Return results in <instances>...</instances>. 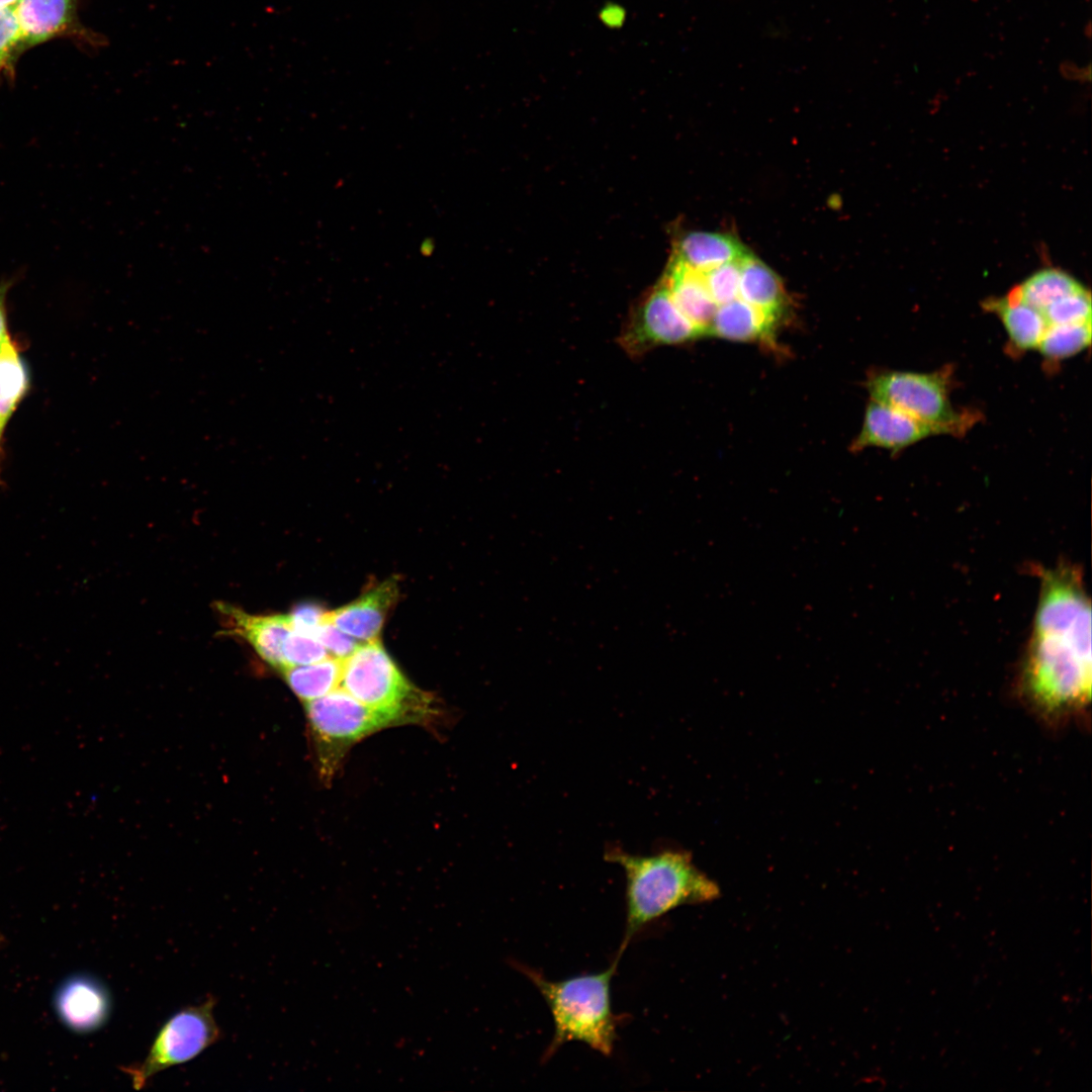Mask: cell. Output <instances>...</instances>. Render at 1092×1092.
Here are the masks:
<instances>
[{"label": "cell", "instance_id": "6da1fadb", "mask_svg": "<svg viewBox=\"0 0 1092 1092\" xmlns=\"http://www.w3.org/2000/svg\"><path fill=\"white\" fill-rule=\"evenodd\" d=\"M1039 574L1017 689L1039 717L1059 724L1082 716L1090 703L1091 604L1078 566L1062 562Z\"/></svg>", "mask_w": 1092, "mask_h": 1092}, {"label": "cell", "instance_id": "7a4b0ae2", "mask_svg": "<svg viewBox=\"0 0 1092 1092\" xmlns=\"http://www.w3.org/2000/svg\"><path fill=\"white\" fill-rule=\"evenodd\" d=\"M604 857L619 864L626 877V924L616 954L619 959L647 924L677 907L708 903L720 896L719 886L693 863L691 853L684 849H660L642 855L609 844Z\"/></svg>", "mask_w": 1092, "mask_h": 1092}, {"label": "cell", "instance_id": "3957f363", "mask_svg": "<svg viewBox=\"0 0 1092 1092\" xmlns=\"http://www.w3.org/2000/svg\"><path fill=\"white\" fill-rule=\"evenodd\" d=\"M620 959L603 972L549 981L537 970L521 963L513 966L535 985L547 1003L554 1022L553 1037L544 1052L548 1061L568 1041H580L608 1057L613 1053L619 1019L611 1001V983Z\"/></svg>", "mask_w": 1092, "mask_h": 1092}, {"label": "cell", "instance_id": "277c9868", "mask_svg": "<svg viewBox=\"0 0 1092 1092\" xmlns=\"http://www.w3.org/2000/svg\"><path fill=\"white\" fill-rule=\"evenodd\" d=\"M951 376L946 366L929 373L883 370L869 376L867 388L871 399L909 415L935 435L963 437L979 422L980 413L953 406Z\"/></svg>", "mask_w": 1092, "mask_h": 1092}, {"label": "cell", "instance_id": "5b68a950", "mask_svg": "<svg viewBox=\"0 0 1092 1092\" xmlns=\"http://www.w3.org/2000/svg\"><path fill=\"white\" fill-rule=\"evenodd\" d=\"M339 688L405 723L427 720L433 713L429 698L404 677L378 639L362 643L343 660Z\"/></svg>", "mask_w": 1092, "mask_h": 1092}, {"label": "cell", "instance_id": "8992f818", "mask_svg": "<svg viewBox=\"0 0 1092 1092\" xmlns=\"http://www.w3.org/2000/svg\"><path fill=\"white\" fill-rule=\"evenodd\" d=\"M215 1004V998L208 996L203 1003L176 1012L161 1026L144 1061L121 1068L133 1089L141 1090L158 1073L193 1060L221 1037Z\"/></svg>", "mask_w": 1092, "mask_h": 1092}, {"label": "cell", "instance_id": "52a82bcc", "mask_svg": "<svg viewBox=\"0 0 1092 1092\" xmlns=\"http://www.w3.org/2000/svg\"><path fill=\"white\" fill-rule=\"evenodd\" d=\"M305 710L322 765L329 771L360 739L382 728L405 724L400 717L370 708L341 688L305 703Z\"/></svg>", "mask_w": 1092, "mask_h": 1092}, {"label": "cell", "instance_id": "ba28073f", "mask_svg": "<svg viewBox=\"0 0 1092 1092\" xmlns=\"http://www.w3.org/2000/svg\"><path fill=\"white\" fill-rule=\"evenodd\" d=\"M706 336L677 307L661 280L634 303L618 342L627 355L639 358L659 346L681 345Z\"/></svg>", "mask_w": 1092, "mask_h": 1092}, {"label": "cell", "instance_id": "9c48e42d", "mask_svg": "<svg viewBox=\"0 0 1092 1092\" xmlns=\"http://www.w3.org/2000/svg\"><path fill=\"white\" fill-rule=\"evenodd\" d=\"M930 436L936 435L927 425L893 406L871 399L860 431L850 449L857 452L878 447L898 454Z\"/></svg>", "mask_w": 1092, "mask_h": 1092}, {"label": "cell", "instance_id": "30bf717a", "mask_svg": "<svg viewBox=\"0 0 1092 1092\" xmlns=\"http://www.w3.org/2000/svg\"><path fill=\"white\" fill-rule=\"evenodd\" d=\"M216 609L224 622V634L245 639L271 666L285 667L283 645L291 631L288 615H253L225 603Z\"/></svg>", "mask_w": 1092, "mask_h": 1092}, {"label": "cell", "instance_id": "8fae6325", "mask_svg": "<svg viewBox=\"0 0 1092 1092\" xmlns=\"http://www.w3.org/2000/svg\"><path fill=\"white\" fill-rule=\"evenodd\" d=\"M56 1009L65 1025L80 1033L102 1027L111 1011L107 989L88 976L74 977L64 983L56 996Z\"/></svg>", "mask_w": 1092, "mask_h": 1092}, {"label": "cell", "instance_id": "7c38bea8", "mask_svg": "<svg viewBox=\"0 0 1092 1092\" xmlns=\"http://www.w3.org/2000/svg\"><path fill=\"white\" fill-rule=\"evenodd\" d=\"M397 593V581L394 578L386 579L358 600L328 612V619L341 631L358 641L377 640L388 610L395 603Z\"/></svg>", "mask_w": 1092, "mask_h": 1092}, {"label": "cell", "instance_id": "4fadbf2b", "mask_svg": "<svg viewBox=\"0 0 1092 1092\" xmlns=\"http://www.w3.org/2000/svg\"><path fill=\"white\" fill-rule=\"evenodd\" d=\"M14 12L24 49L77 26L74 0H18Z\"/></svg>", "mask_w": 1092, "mask_h": 1092}, {"label": "cell", "instance_id": "5bb4252c", "mask_svg": "<svg viewBox=\"0 0 1092 1092\" xmlns=\"http://www.w3.org/2000/svg\"><path fill=\"white\" fill-rule=\"evenodd\" d=\"M749 253L731 235L696 231L678 238L671 260L703 273L725 263L741 261Z\"/></svg>", "mask_w": 1092, "mask_h": 1092}, {"label": "cell", "instance_id": "9a60e30c", "mask_svg": "<svg viewBox=\"0 0 1092 1092\" xmlns=\"http://www.w3.org/2000/svg\"><path fill=\"white\" fill-rule=\"evenodd\" d=\"M778 321L738 297L717 306L708 336L736 342L772 344Z\"/></svg>", "mask_w": 1092, "mask_h": 1092}, {"label": "cell", "instance_id": "2e32d148", "mask_svg": "<svg viewBox=\"0 0 1092 1092\" xmlns=\"http://www.w3.org/2000/svg\"><path fill=\"white\" fill-rule=\"evenodd\" d=\"M661 280L680 311L708 336L718 305L709 293L703 274L670 260Z\"/></svg>", "mask_w": 1092, "mask_h": 1092}, {"label": "cell", "instance_id": "e0dca14e", "mask_svg": "<svg viewBox=\"0 0 1092 1092\" xmlns=\"http://www.w3.org/2000/svg\"><path fill=\"white\" fill-rule=\"evenodd\" d=\"M982 306L1000 320L1014 349L1018 351L1037 349L1049 326L1039 310L1008 294L1003 297L988 298Z\"/></svg>", "mask_w": 1092, "mask_h": 1092}, {"label": "cell", "instance_id": "ac0fdd59", "mask_svg": "<svg viewBox=\"0 0 1092 1092\" xmlns=\"http://www.w3.org/2000/svg\"><path fill=\"white\" fill-rule=\"evenodd\" d=\"M739 297L777 318L782 315L786 305V293L780 277L751 253L740 261Z\"/></svg>", "mask_w": 1092, "mask_h": 1092}, {"label": "cell", "instance_id": "d6986e66", "mask_svg": "<svg viewBox=\"0 0 1092 1092\" xmlns=\"http://www.w3.org/2000/svg\"><path fill=\"white\" fill-rule=\"evenodd\" d=\"M1085 288L1070 274L1057 269L1044 268L1027 277L1008 295L1039 310L1055 300Z\"/></svg>", "mask_w": 1092, "mask_h": 1092}, {"label": "cell", "instance_id": "ffe728a7", "mask_svg": "<svg viewBox=\"0 0 1092 1092\" xmlns=\"http://www.w3.org/2000/svg\"><path fill=\"white\" fill-rule=\"evenodd\" d=\"M342 662L343 660L328 656L313 663L289 666L282 671L292 692L307 703L339 688Z\"/></svg>", "mask_w": 1092, "mask_h": 1092}, {"label": "cell", "instance_id": "44dd1931", "mask_svg": "<svg viewBox=\"0 0 1092 1092\" xmlns=\"http://www.w3.org/2000/svg\"><path fill=\"white\" fill-rule=\"evenodd\" d=\"M29 384L28 371L10 336L0 344V425L5 428Z\"/></svg>", "mask_w": 1092, "mask_h": 1092}, {"label": "cell", "instance_id": "7402d4cb", "mask_svg": "<svg viewBox=\"0 0 1092 1092\" xmlns=\"http://www.w3.org/2000/svg\"><path fill=\"white\" fill-rule=\"evenodd\" d=\"M1092 323L1049 325L1037 349L1049 360L1060 361L1089 348Z\"/></svg>", "mask_w": 1092, "mask_h": 1092}, {"label": "cell", "instance_id": "603a6c76", "mask_svg": "<svg viewBox=\"0 0 1092 1092\" xmlns=\"http://www.w3.org/2000/svg\"><path fill=\"white\" fill-rule=\"evenodd\" d=\"M1041 313L1049 325L1092 323L1091 294L1083 288L1055 300Z\"/></svg>", "mask_w": 1092, "mask_h": 1092}, {"label": "cell", "instance_id": "cb8c5ba5", "mask_svg": "<svg viewBox=\"0 0 1092 1092\" xmlns=\"http://www.w3.org/2000/svg\"><path fill=\"white\" fill-rule=\"evenodd\" d=\"M702 274L709 293L717 305L739 297L740 261L725 263Z\"/></svg>", "mask_w": 1092, "mask_h": 1092}, {"label": "cell", "instance_id": "d4e9b609", "mask_svg": "<svg viewBox=\"0 0 1092 1092\" xmlns=\"http://www.w3.org/2000/svg\"><path fill=\"white\" fill-rule=\"evenodd\" d=\"M328 656L321 641L309 634L291 630L283 645L284 668L313 663Z\"/></svg>", "mask_w": 1092, "mask_h": 1092}, {"label": "cell", "instance_id": "484cf974", "mask_svg": "<svg viewBox=\"0 0 1092 1092\" xmlns=\"http://www.w3.org/2000/svg\"><path fill=\"white\" fill-rule=\"evenodd\" d=\"M23 49L14 7L0 6V77L12 73L15 57Z\"/></svg>", "mask_w": 1092, "mask_h": 1092}, {"label": "cell", "instance_id": "4316f807", "mask_svg": "<svg viewBox=\"0 0 1092 1092\" xmlns=\"http://www.w3.org/2000/svg\"><path fill=\"white\" fill-rule=\"evenodd\" d=\"M328 613V612H327ZM317 639L329 655L340 660L350 656L362 643L337 628L329 619L320 627Z\"/></svg>", "mask_w": 1092, "mask_h": 1092}, {"label": "cell", "instance_id": "83f0119b", "mask_svg": "<svg viewBox=\"0 0 1092 1092\" xmlns=\"http://www.w3.org/2000/svg\"><path fill=\"white\" fill-rule=\"evenodd\" d=\"M288 617L291 630L316 637L320 627L326 621L327 612L315 605L303 604L296 607Z\"/></svg>", "mask_w": 1092, "mask_h": 1092}, {"label": "cell", "instance_id": "f1b7e54d", "mask_svg": "<svg viewBox=\"0 0 1092 1092\" xmlns=\"http://www.w3.org/2000/svg\"><path fill=\"white\" fill-rule=\"evenodd\" d=\"M1060 73L1067 79L1090 80L1091 65L1080 67L1072 60H1065L1060 64Z\"/></svg>", "mask_w": 1092, "mask_h": 1092}, {"label": "cell", "instance_id": "f546056e", "mask_svg": "<svg viewBox=\"0 0 1092 1092\" xmlns=\"http://www.w3.org/2000/svg\"><path fill=\"white\" fill-rule=\"evenodd\" d=\"M13 280H5L0 283V344L9 334L7 331L6 295Z\"/></svg>", "mask_w": 1092, "mask_h": 1092}, {"label": "cell", "instance_id": "4dcf8cb0", "mask_svg": "<svg viewBox=\"0 0 1092 1092\" xmlns=\"http://www.w3.org/2000/svg\"><path fill=\"white\" fill-rule=\"evenodd\" d=\"M1091 32H1092V29H1091V21H1090V20H1088V21H1087V23H1086V24L1084 25V28H1083V34H1084V36H1086V37H1087L1088 39H1090V37H1091Z\"/></svg>", "mask_w": 1092, "mask_h": 1092}, {"label": "cell", "instance_id": "1f68e13d", "mask_svg": "<svg viewBox=\"0 0 1092 1092\" xmlns=\"http://www.w3.org/2000/svg\"><path fill=\"white\" fill-rule=\"evenodd\" d=\"M18 0H0V6L2 7H14Z\"/></svg>", "mask_w": 1092, "mask_h": 1092}, {"label": "cell", "instance_id": "d6a6232c", "mask_svg": "<svg viewBox=\"0 0 1092 1092\" xmlns=\"http://www.w3.org/2000/svg\"><path fill=\"white\" fill-rule=\"evenodd\" d=\"M3 431H4V428L0 425V456H1V440H2ZM1 484H2V482H1V479H0V485Z\"/></svg>", "mask_w": 1092, "mask_h": 1092}, {"label": "cell", "instance_id": "836d02e7", "mask_svg": "<svg viewBox=\"0 0 1092 1092\" xmlns=\"http://www.w3.org/2000/svg\"><path fill=\"white\" fill-rule=\"evenodd\" d=\"M971 1H973V2H977V1H979V0H971Z\"/></svg>", "mask_w": 1092, "mask_h": 1092}, {"label": "cell", "instance_id": "e575fe53", "mask_svg": "<svg viewBox=\"0 0 1092 1092\" xmlns=\"http://www.w3.org/2000/svg\"><path fill=\"white\" fill-rule=\"evenodd\" d=\"M0 943H1V938H0Z\"/></svg>", "mask_w": 1092, "mask_h": 1092}, {"label": "cell", "instance_id": "d590c367", "mask_svg": "<svg viewBox=\"0 0 1092 1092\" xmlns=\"http://www.w3.org/2000/svg\"><path fill=\"white\" fill-rule=\"evenodd\" d=\"M4 341V340H3Z\"/></svg>", "mask_w": 1092, "mask_h": 1092}]
</instances>
